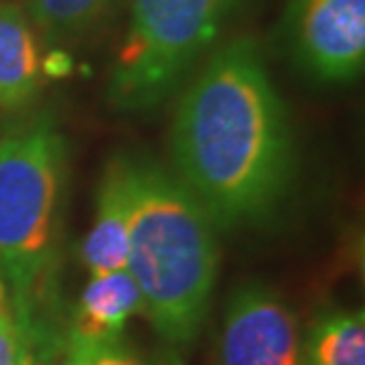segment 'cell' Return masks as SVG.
<instances>
[{"instance_id":"11","label":"cell","mask_w":365,"mask_h":365,"mask_svg":"<svg viewBox=\"0 0 365 365\" xmlns=\"http://www.w3.org/2000/svg\"><path fill=\"white\" fill-rule=\"evenodd\" d=\"M62 365H182L171 351H143L128 341H74L69 339Z\"/></svg>"},{"instance_id":"1","label":"cell","mask_w":365,"mask_h":365,"mask_svg":"<svg viewBox=\"0 0 365 365\" xmlns=\"http://www.w3.org/2000/svg\"><path fill=\"white\" fill-rule=\"evenodd\" d=\"M178 180L216 225L268 214L287 187L292 140L282 102L257 48L235 41L207 62L171 128Z\"/></svg>"},{"instance_id":"7","label":"cell","mask_w":365,"mask_h":365,"mask_svg":"<svg viewBox=\"0 0 365 365\" xmlns=\"http://www.w3.org/2000/svg\"><path fill=\"white\" fill-rule=\"evenodd\" d=\"M130 185L128 162L114 164L105 173L98 192V214L81 245L83 268L91 275L123 271L128 264Z\"/></svg>"},{"instance_id":"14","label":"cell","mask_w":365,"mask_h":365,"mask_svg":"<svg viewBox=\"0 0 365 365\" xmlns=\"http://www.w3.org/2000/svg\"><path fill=\"white\" fill-rule=\"evenodd\" d=\"M19 365H48L46 356L38 349V334L34 323L21 327V346H19Z\"/></svg>"},{"instance_id":"12","label":"cell","mask_w":365,"mask_h":365,"mask_svg":"<svg viewBox=\"0 0 365 365\" xmlns=\"http://www.w3.org/2000/svg\"><path fill=\"white\" fill-rule=\"evenodd\" d=\"M109 3L112 0H26L24 12L46 34L62 36L88 26Z\"/></svg>"},{"instance_id":"10","label":"cell","mask_w":365,"mask_h":365,"mask_svg":"<svg viewBox=\"0 0 365 365\" xmlns=\"http://www.w3.org/2000/svg\"><path fill=\"white\" fill-rule=\"evenodd\" d=\"M304 365H365L363 309L327 311L302 337Z\"/></svg>"},{"instance_id":"8","label":"cell","mask_w":365,"mask_h":365,"mask_svg":"<svg viewBox=\"0 0 365 365\" xmlns=\"http://www.w3.org/2000/svg\"><path fill=\"white\" fill-rule=\"evenodd\" d=\"M138 313H143V299L126 268L123 271L91 275L81 297H78L69 339H119L126 323Z\"/></svg>"},{"instance_id":"5","label":"cell","mask_w":365,"mask_h":365,"mask_svg":"<svg viewBox=\"0 0 365 365\" xmlns=\"http://www.w3.org/2000/svg\"><path fill=\"white\" fill-rule=\"evenodd\" d=\"M216 365H304L297 316L275 289L247 282L232 292Z\"/></svg>"},{"instance_id":"9","label":"cell","mask_w":365,"mask_h":365,"mask_svg":"<svg viewBox=\"0 0 365 365\" xmlns=\"http://www.w3.org/2000/svg\"><path fill=\"white\" fill-rule=\"evenodd\" d=\"M41 81V57L24 7L0 3V105L21 107Z\"/></svg>"},{"instance_id":"3","label":"cell","mask_w":365,"mask_h":365,"mask_svg":"<svg viewBox=\"0 0 365 365\" xmlns=\"http://www.w3.org/2000/svg\"><path fill=\"white\" fill-rule=\"evenodd\" d=\"M64 143L50 123H29L0 138V275L19 327L34 323V302L55 252Z\"/></svg>"},{"instance_id":"6","label":"cell","mask_w":365,"mask_h":365,"mask_svg":"<svg viewBox=\"0 0 365 365\" xmlns=\"http://www.w3.org/2000/svg\"><path fill=\"white\" fill-rule=\"evenodd\" d=\"M299 64L325 83L351 81L365 62V0H289Z\"/></svg>"},{"instance_id":"2","label":"cell","mask_w":365,"mask_h":365,"mask_svg":"<svg viewBox=\"0 0 365 365\" xmlns=\"http://www.w3.org/2000/svg\"><path fill=\"white\" fill-rule=\"evenodd\" d=\"M126 271L143 316L171 344L195 339L218 273L216 223L200 200L159 166L130 164Z\"/></svg>"},{"instance_id":"4","label":"cell","mask_w":365,"mask_h":365,"mask_svg":"<svg viewBox=\"0 0 365 365\" xmlns=\"http://www.w3.org/2000/svg\"><path fill=\"white\" fill-rule=\"evenodd\" d=\"M237 0H130V26L116 55L109 95L116 105H155L221 31Z\"/></svg>"},{"instance_id":"13","label":"cell","mask_w":365,"mask_h":365,"mask_svg":"<svg viewBox=\"0 0 365 365\" xmlns=\"http://www.w3.org/2000/svg\"><path fill=\"white\" fill-rule=\"evenodd\" d=\"M21 327L12 297L0 275V365H19Z\"/></svg>"}]
</instances>
